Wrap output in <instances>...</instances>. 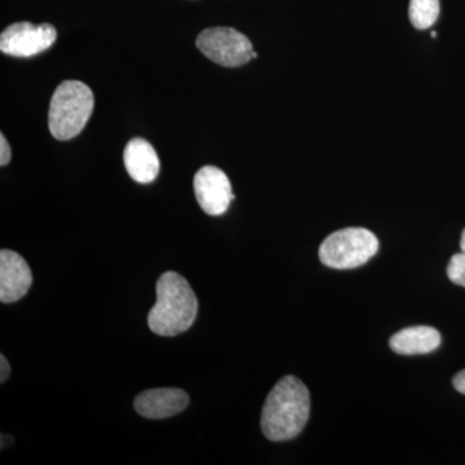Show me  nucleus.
<instances>
[{
	"label": "nucleus",
	"instance_id": "14",
	"mask_svg": "<svg viewBox=\"0 0 465 465\" xmlns=\"http://www.w3.org/2000/svg\"><path fill=\"white\" fill-rule=\"evenodd\" d=\"M11 146L5 139V134H0V166H5L11 161Z\"/></svg>",
	"mask_w": 465,
	"mask_h": 465
},
{
	"label": "nucleus",
	"instance_id": "9",
	"mask_svg": "<svg viewBox=\"0 0 465 465\" xmlns=\"http://www.w3.org/2000/svg\"><path fill=\"white\" fill-rule=\"evenodd\" d=\"M189 401L188 393L179 388H157L140 393L134 407L143 418L158 420L180 414L188 407Z\"/></svg>",
	"mask_w": 465,
	"mask_h": 465
},
{
	"label": "nucleus",
	"instance_id": "8",
	"mask_svg": "<svg viewBox=\"0 0 465 465\" xmlns=\"http://www.w3.org/2000/svg\"><path fill=\"white\" fill-rule=\"evenodd\" d=\"M33 274L23 256L11 250L0 251V302H17L32 287Z\"/></svg>",
	"mask_w": 465,
	"mask_h": 465
},
{
	"label": "nucleus",
	"instance_id": "1",
	"mask_svg": "<svg viewBox=\"0 0 465 465\" xmlns=\"http://www.w3.org/2000/svg\"><path fill=\"white\" fill-rule=\"evenodd\" d=\"M309 412L308 388L295 376H284L274 385L262 407V434L274 442L295 439L304 430Z\"/></svg>",
	"mask_w": 465,
	"mask_h": 465
},
{
	"label": "nucleus",
	"instance_id": "7",
	"mask_svg": "<svg viewBox=\"0 0 465 465\" xmlns=\"http://www.w3.org/2000/svg\"><path fill=\"white\" fill-rule=\"evenodd\" d=\"M194 194L202 210L211 216L226 213L234 200L232 183L224 171L215 166L202 167L194 176Z\"/></svg>",
	"mask_w": 465,
	"mask_h": 465
},
{
	"label": "nucleus",
	"instance_id": "12",
	"mask_svg": "<svg viewBox=\"0 0 465 465\" xmlns=\"http://www.w3.org/2000/svg\"><path fill=\"white\" fill-rule=\"evenodd\" d=\"M439 16L440 0H410L409 17L416 29H430Z\"/></svg>",
	"mask_w": 465,
	"mask_h": 465
},
{
	"label": "nucleus",
	"instance_id": "18",
	"mask_svg": "<svg viewBox=\"0 0 465 465\" xmlns=\"http://www.w3.org/2000/svg\"><path fill=\"white\" fill-rule=\"evenodd\" d=\"M437 36V33L436 32H432V38H436Z\"/></svg>",
	"mask_w": 465,
	"mask_h": 465
},
{
	"label": "nucleus",
	"instance_id": "4",
	"mask_svg": "<svg viewBox=\"0 0 465 465\" xmlns=\"http://www.w3.org/2000/svg\"><path fill=\"white\" fill-rule=\"evenodd\" d=\"M379 250L374 232L365 228H345L330 234L320 247L322 264L332 269H354L366 264Z\"/></svg>",
	"mask_w": 465,
	"mask_h": 465
},
{
	"label": "nucleus",
	"instance_id": "3",
	"mask_svg": "<svg viewBox=\"0 0 465 465\" xmlns=\"http://www.w3.org/2000/svg\"><path fill=\"white\" fill-rule=\"evenodd\" d=\"M94 92L84 82H63L50 104L48 127L52 136L60 142L73 139L84 131L94 112Z\"/></svg>",
	"mask_w": 465,
	"mask_h": 465
},
{
	"label": "nucleus",
	"instance_id": "6",
	"mask_svg": "<svg viewBox=\"0 0 465 465\" xmlns=\"http://www.w3.org/2000/svg\"><path fill=\"white\" fill-rule=\"evenodd\" d=\"M57 30L51 24H12L0 35V51L8 56L33 57L52 47Z\"/></svg>",
	"mask_w": 465,
	"mask_h": 465
},
{
	"label": "nucleus",
	"instance_id": "16",
	"mask_svg": "<svg viewBox=\"0 0 465 465\" xmlns=\"http://www.w3.org/2000/svg\"><path fill=\"white\" fill-rule=\"evenodd\" d=\"M452 384H454L455 390L460 391L461 394H465V370L455 375Z\"/></svg>",
	"mask_w": 465,
	"mask_h": 465
},
{
	"label": "nucleus",
	"instance_id": "2",
	"mask_svg": "<svg viewBox=\"0 0 465 465\" xmlns=\"http://www.w3.org/2000/svg\"><path fill=\"white\" fill-rule=\"evenodd\" d=\"M198 313V299L188 281L166 272L157 282V302L149 312V329L159 336H176L188 331Z\"/></svg>",
	"mask_w": 465,
	"mask_h": 465
},
{
	"label": "nucleus",
	"instance_id": "10",
	"mask_svg": "<svg viewBox=\"0 0 465 465\" xmlns=\"http://www.w3.org/2000/svg\"><path fill=\"white\" fill-rule=\"evenodd\" d=\"M124 166L128 174L140 183H149L157 179L161 171L157 152L142 137L131 140L124 149Z\"/></svg>",
	"mask_w": 465,
	"mask_h": 465
},
{
	"label": "nucleus",
	"instance_id": "13",
	"mask_svg": "<svg viewBox=\"0 0 465 465\" xmlns=\"http://www.w3.org/2000/svg\"><path fill=\"white\" fill-rule=\"evenodd\" d=\"M448 277L452 283L465 287V252L452 256L448 265Z\"/></svg>",
	"mask_w": 465,
	"mask_h": 465
},
{
	"label": "nucleus",
	"instance_id": "17",
	"mask_svg": "<svg viewBox=\"0 0 465 465\" xmlns=\"http://www.w3.org/2000/svg\"><path fill=\"white\" fill-rule=\"evenodd\" d=\"M460 249H461V251H464V252H465V229H464L463 234H461Z\"/></svg>",
	"mask_w": 465,
	"mask_h": 465
},
{
	"label": "nucleus",
	"instance_id": "15",
	"mask_svg": "<svg viewBox=\"0 0 465 465\" xmlns=\"http://www.w3.org/2000/svg\"><path fill=\"white\" fill-rule=\"evenodd\" d=\"M9 375H11V365H9L7 358L0 356V382L8 381Z\"/></svg>",
	"mask_w": 465,
	"mask_h": 465
},
{
	"label": "nucleus",
	"instance_id": "11",
	"mask_svg": "<svg viewBox=\"0 0 465 465\" xmlns=\"http://www.w3.org/2000/svg\"><path fill=\"white\" fill-rule=\"evenodd\" d=\"M440 344V333L430 326H415L394 333L390 341L391 351L402 356L428 354Z\"/></svg>",
	"mask_w": 465,
	"mask_h": 465
},
{
	"label": "nucleus",
	"instance_id": "5",
	"mask_svg": "<svg viewBox=\"0 0 465 465\" xmlns=\"http://www.w3.org/2000/svg\"><path fill=\"white\" fill-rule=\"evenodd\" d=\"M198 50L213 63L240 67L253 58L252 43L232 27H210L197 38Z\"/></svg>",
	"mask_w": 465,
	"mask_h": 465
}]
</instances>
